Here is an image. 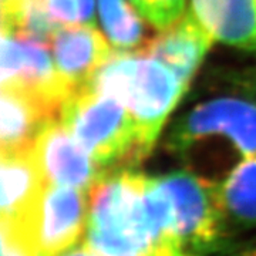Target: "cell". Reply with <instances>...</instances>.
Masks as SVG:
<instances>
[{
    "label": "cell",
    "instance_id": "cell-14",
    "mask_svg": "<svg viewBox=\"0 0 256 256\" xmlns=\"http://www.w3.org/2000/svg\"><path fill=\"white\" fill-rule=\"evenodd\" d=\"M218 195L229 226H255L256 156L242 160L218 182Z\"/></svg>",
    "mask_w": 256,
    "mask_h": 256
},
{
    "label": "cell",
    "instance_id": "cell-4",
    "mask_svg": "<svg viewBox=\"0 0 256 256\" xmlns=\"http://www.w3.org/2000/svg\"><path fill=\"white\" fill-rule=\"evenodd\" d=\"M156 178L170 198L176 235L185 252L205 256L222 246L229 225L220 205L218 182L188 171Z\"/></svg>",
    "mask_w": 256,
    "mask_h": 256
},
{
    "label": "cell",
    "instance_id": "cell-1",
    "mask_svg": "<svg viewBox=\"0 0 256 256\" xmlns=\"http://www.w3.org/2000/svg\"><path fill=\"white\" fill-rule=\"evenodd\" d=\"M82 240L96 256H191L158 178L130 168L106 174L88 191Z\"/></svg>",
    "mask_w": 256,
    "mask_h": 256
},
{
    "label": "cell",
    "instance_id": "cell-16",
    "mask_svg": "<svg viewBox=\"0 0 256 256\" xmlns=\"http://www.w3.org/2000/svg\"><path fill=\"white\" fill-rule=\"evenodd\" d=\"M138 13L154 28L164 30L181 18L185 0H130Z\"/></svg>",
    "mask_w": 256,
    "mask_h": 256
},
{
    "label": "cell",
    "instance_id": "cell-13",
    "mask_svg": "<svg viewBox=\"0 0 256 256\" xmlns=\"http://www.w3.org/2000/svg\"><path fill=\"white\" fill-rule=\"evenodd\" d=\"M191 13L215 40L256 53V0H192Z\"/></svg>",
    "mask_w": 256,
    "mask_h": 256
},
{
    "label": "cell",
    "instance_id": "cell-7",
    "mask_svg": "<svg viewBox=\"0 0 256 256\" xmlns=\"http://www.w3.org/2000/svg\"><path fill=\"white\" fill-rule=\"evenodd\" d=\"M2 87L34 92L62 108L73 92L58 73L48 44L2 28Z\"/></svg>",
    "mask_w": 256,
    "mask_h": 256
},
{
    "label": "cell",
    "instance_id": "cell-18",
    "mask_svg": "<svg viewBox=\"0 0 256 256\" xmlns=\"http://www.w3.org/2000/svg\"><path fill=\"white\" fill-rule=\"evenodd\" d=\"M0 256H34L18 229L0 220Z\"/></svg>",
    "mask_w": 256,
    "mask_h": 256
},
{
    "label": "cell",
    "instance_id": "cell-12",
    "mask_svg": "<svg viewBox=\"0 0 256 256\" xmlns=\"http://www.w3.org/2000/svg\"><path fill=\"white\" fill-rule=\"evenodd\" d=\"M0 220L22 228L36 206L46 180L33 150L20 152H0Z\"/></svg>",
    "mask_w": 256,
    "mask_h": 256
},
{
    "label": "cell",
    "instance_id": "cell-2",
    "mask_svg": "<svg viewBox=\"0 0 256 256\" xmlns=\"http://www.w3.org/2000/svg\"><path fill=\"white\" fill-rule=\"evenodd\" d=\"M90 84L127 108L144 156L152 151L168 116L186 90L164 63L138 52H114Z\"/></svg>",
    "mask_w": 256,
    "mask_h": 256
},
{
    "label": "cell",
    "instance_id": "cell-21",
    "mask_svg": "<svg viewBox=\"0 0 256 256\" xmlns=\"http://www.w3.org/2000/svg\"><path fill=\"white\" fill-rule=\"evenodd\" d=\"M57 256H96V254L82 240L80 244H77L76 246L70 248L68 250H66V252H63V254H60V255Z\"/></svg>",
    "mask_w": 256,
    "mask_h": 256
},
{
    "label": "cell",
    "instance_id": "cell-9",
    "mask_svg": "<svg viewBox=\"0 0 256 256\" xmlns=\"http://www.w3.org/2000/svg\"><path fill=\"white\" fill-rule=\"evenodd\" d=\"M48 46L58 73L73 92L92 82L114 54L107 38L88 24L58 28Z\"/></svg>",
    "mask_w": 256,
    "mask_h": 256
},
{
    "label": "cell",
    "instance_id": "cell-22",
    "mask_svg": "<svg viewBox=\"0 0 256 256\" xmlns=\"http://www.w3.org/2000/svg\"><path fill=\"white\" fill-rule=\"evenodd\" d=\"M236 256H256V248H252V249H246L244 252H240Z\"/></svg>",
    "mask_w": 256,
    "mask_h": 256
},
{
    "label": "cell",
    "instance_id": "cell-6",
    "mask_svg": "<svg viewBox=\"0 0 256 256\" xmlns=\"http://www.w3.org/2000/svg\"><path fill=\"white\" fill-rule=\"evenodd\" d=\"M224 137L242 160L256 156V102L238 98H216L185 114L170 132L168 148L185 156L202 140Z\"/></svg>",
    "mask_w": 256,
    "mask_h": 256
},
{
    "label": "cell",
    "instance_id": "cell-20",
    "mask_svg": "<svg viewBox=\"0 0 256 256\" xmlns=\"http://www.w3.org/2000/svg\"><path fill=\"white\" fill-rule=\"evenodd\" d=\"M24 0H2V20L12 18Z\"/></svg>",
    "mask_w": 256,
    "mask_h": 256
},
{
    "label": "cell",
    "instance_id": "cell-10",
    "mask_svg": "<svg viewBox=\"0 0 256 256\" xmlns=\"http://www.w3.org/2000/svg\"><path fill=\"white\" fill-rule=\"evenodd\" d=\"M0 152H20L34 148L48 122L60 118L62 108L34 92L2 87Z\"/></svg>",
    "mask_w": 256,
    "mask_h": 256
},
{
    "label": "cell",
    "instance_id": "cell-17",
    "mask_svg": "<svg viewBox=\"0 0 256 256\" xmlns=\"http://www.w3.org/2000/svg\"><path fill=\"white\" fill-rule=\"evenodd\" d=\"M44 10L57 26L82 24L80 0H43Z\"/></svg>",
    "mask_w": 256,
    "mask_h": 256
},
{
    "label": "cell",
    "instance_id": "cell-8",
    "mask_svg": "<svg viewBox=\"0 0 256 256\" xmlns=\"http://www.w3.org/2000/svg\"><path fill=\"white\" fill-rule=\"evenodd\" d=\"M33 152L48 184L88 192L104 175L108 174L77 142L60 118L43 128Z\"/></svg>",
    "mask_w": 256,
    "mask_h": 256
},
{
    "label": "cell",
    "instance_id": "cell-3",
    "mask_svg": "<svg viewBox=\"0 0 256 256\" xmlns=\"http://www.w3.org/2000/svg\"><path fill=\"white\" fill-rule=\"evenodd\" d=\"M60 121L107 172L126 170L146 158L127 108L90 82L64 100Z\"/></svg>",
    "mask_w": 256,
    "mask_h": 256
},
{
    "label": "cell",
    "instance_id": "cell-15",
    "mask_svg": "<svg viewBox=\"0 0 256 256\" xmlns=\"http://www.w3.org/2000/svg\"><path fill=\"white\" fill-rule=\"evenodd\" d=\"M101 23L117 52H138L144 46L142 22L127 0H98Z\"/></svg>",
    "mask_w": 256,
    "mask_h": 256
},
{
    "label": "cell",
    "instance_id": "cell-11",
    "mask_svg": "<svg viewBox=\"0 0 256 256\" xmlns=\"http://www.w3.org/2000/svg\"><path fill=\"white\" fill-rule=\"evenodd\" d=\"M214 42V36L190 10L172 26L146 40L138 53L164 63L188 88L192 76Z\"/></svg>",
    "mask_w": 256,
    "mask_h": 256
},
{
    "label": "cell",
    "instance_id": "cell-5",
    "mask_svg": "<svg viewBox=\"0 0 256 256\" xmlns=\"http://www.w3.org/2000/svg\"><path fill=\"white\" fill-rule=\"evenodd\" d=\"M87 216L88 192L46 182L28 222L22 228L9 225L20 232L34 256H57L82 242Z\"/></svg>",
    "mask_w": 256,
    "mask_h": 256
},
{
    "label": "cell",
    "instance_id": "cell-19",
    "mask_svg": "<svg viewBox=\"0 0 256 256\" xmlns=\"http://www.w3.org/2000/svg\"><path fill=\"white\" fill-rule=\"evenodd\" d=\"M226 80L234 90L242 92L249 100L256 102V67L229 73Z\"/></svg>",
    "mask_w": 256,
    "mask_h": 256
}]
</instances>
